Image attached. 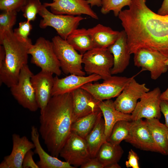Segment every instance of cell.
Listing matches in <instances>:
<instances>
[{"label": "cell", "instance_id": "cell-1", "mask_svg": "<svg viewBox=\"0 0 168 168\" xmlns=\"http://www.w3.org/2000/svg\"><path fill=\"white\" fill-rule=\"evenodd\" d=\"M40 113L39 133L48 151L57 157L71 133L73 114L71 93L53 96Z\"/></svg>", "mask_w": 168, "mask_h": 168}, {"label": "cell", "instance_id": "cell-2", "mask_svg": "<svg viewBox=\"0 0 168 168\" xmlns=\"http://www.w3.org/2000/svg\"><path fill=\"white\" fill-rule=\"evenodd\" d=\"M0 44L6 54L0 66V84L10 88L17 83L21 69L27 64L29 50L32 44L30 39L25 41L18 38L12 29L0 35Z\"/></svg>", "mask_w": 168, "mask_h": 168}, {"label": "cell", "instance_id": "cell-3", "mask_svg": "<svg viewBox=\"0 0 168 168\" xmlns=\"http://www.w3.org/2000/svg\"><path fill=\"white\" fill-rule=\"evenodd\" d=\"M54 49L58 59L61 69L66 74L85 76L82 69L83 54H79L66 40L59 35L52 40Z\"/></svg>", "mask_w": 168, "mask_h": 168}, {"label": "cell", "instance_id": "cell-4", "mask_svg": "<svg viewBox=\"0 0 168 168\" xmlns=\"http://www.w3.org/2000/svg\"><path fill=\"white\" fill-rule=\"evenodd\" d=\"M29 54L31 56V62L40 68L41 70L56 76L61 75L60 64L54 52L52 42L40 37L30 47Z\"/></svg>", "mask_w": 168, "mask_h": 168}, {"label": "cell", "instance_id": "cell-5", "mask_svg": "<svg viewBox=\"0 0 168 168\" xmlns=\"http://www.w3.org/2000/svg\"><path fill=\"white\" fill-rule=\"evenodd\" d=\"M46 7L43 4L40 9L38 14L42 18L40 27L45 29L48 26L52 27L60 37L65 40L77 28L80 22L86 19L81 16L56 14L48 11Z\"/></svg>", "mask_w": 168, "mask_h": 168}, {"label": "cell", "instance_id": "cell-6", "mask_svg": "<svg viewBox=\"0 0 168 168\" xmlns=\"http://www.w3.org/2000/svg\"><path fill=\"white\" fill-rule=\"evenodd\" d=\"M82 63L88 75L97 74L104 80L112 76L113 57L107 48H94L88 51L83 54Z\"/></svg>", "mask_w": 168, "mask_h": 168}, {"label": "cell", "instance_id": "cell-7", "mask_svg": "<svg viewBox=\"0 0 168 168\" xmlns=\"http://www.w3.org/2000/svg\"><path fill=\"white\" fill-rule=\"evenodd\" d=\"M33 75L27 64L21 69L17 83L10 87L12 95L25 108L35 112L39 107L31 79Z\"/></svg>", "mask_w": 168, "mask_h": 168}, {"label": "cell", "instance_id": "cell-8", "mask_svg": "<svg viewBox=\"0 0 168 168\" xmlns=\"http://www.w3.org/2000/svg\"><path fill=\"white\" fill-rule=\"evenodd\" d=\"M133 54L134 65L142 71H149L152 80H156L168 70L165 63L167 57L157 50L140 48Z\"/></svg>", "mask_w": 168, "mask_h": 168}, {"label": "cell", "instance_id": "cell-9", "mask_svg": "<svg viewBox=\"0 0 168 168\" xmlns=\"http://www.w3.org/2000/svg\"><path fill=\"white\" fill-rule=\"evenodd\" d=\"M131 77L113 76L104 80L101 83H87L81 87L86 90L100 101L110 99L118 96Z\"/></svg>", "mask_w": 168, "mask_h": 168}, {"label": "cell", "instance_id": "cell-10", "mask_svg": "<svg viewBox=\"0 0 168 168\" xmlns=\"http://www.w3.org/2000/svg\"><path fill=\"white\" fill-rule=\"evenodd\" d=\"M59 155L75 168L80 167L91 158L85 139L72 133Z\"/></svg>", "mask_w": 168, "mask_h": 168}, {"label": "cell", "instance_id": "cell-11", "mask_svg": "<svg viewBox=\"0 0 168 168\" xmlns=\"http://www.w3.org/2000/svg\"><path fill=\"white\" fill-rule=\"evenodd\" d=\"M149 90V88L146 86L145 83H138L134 77H132L114 101L115 107L123 113L131 114L136 106L138 100Z\"/></svg>", "mask_w": 168, "mask_h": 168}, {"label": "cell", "instance_id": "cell-12", "mask_svg": "<svg viewBox=\"0 0 168 168\" xmlns=\"http://www.w3.org/2000/svg\"><path fill=\"white\" fill-rule=\"evenodd\" d=\"M161 91L159 87L145 93L140 99L131 114L132 121L157 118L161 116L160 104Z\"/></svg>", "mask_w": 168, "mask_h": 168}, {"label": "cell", "instance_id": "cell-13", "mask_svg": "<svg viewBox=\"0 0 168 168\" xmlns=\"http://www.w3.org/2000/svg\"><path fill=\"white\" fill-rule=\"evenodd\" d=\"M125 141L143 151L162 152L155 142L145 121L142 119L132 121L130 133Z\"/></svg>", "mask_w": 168, "mask_h": 168}, {"label": "cell", "instance_id": "cell-14", "mask_svg": "<svg viewBox=\"0 0 168 168\" xmlns=\"http://www.w3.org/2000/svg\"><path fill=\"white\" fill-rule=\"evenodd\" d=\"M51 12L56 14L81 16L84 14L98 20L97 14L92 9L87 0H56L52 3H44Z\"/></svg>", "mask_w": 168, "mask_h": 168}, {"label": "cell", "instance_id": "cell-15", "mask_svg": "<svg viewBox=\"0 0 168 168\" xmlns=\"http://www.w3.org/2000/svg\"><path fill=\"white\" fill-rule=\"evenodd\" d=\"M12 148L11 154L5 156L0 164V168H22L24 157L29 150L35 148L32 142L26 136L12 135Z\"/></svg>", "mask_w": 168, "mask_h": 168}, {"label": "cell", "instance_id": "cell-16", "mask_svg": "<svg viewBox=\"0 0 168 168\" xmlns=\"http://www.w3.org/2000/svg\"><path fill=\"white\" fill-rule=\"evenodd\" d=\"M73 111V122L78 118L100 110L101 101L86 90L80 87L71 93Z\"/></svg>", "mask_w": 168, "mask_h": 168}, {"label": "cell", "instance_id": "cell-17", "mask_svg": "<svg viewBox=\"0 0 168 168\" xmlns=\"http://www.w3.org/2000/svg\"><path fill=\"white\" fill-rule=\"evenodd\" d=\"M53 75L49 72L41 70L38 73L33 74L31 78L40 112L44 110L52 96L54 79Z\"/></svg>", "mask_w": 168, "mask_h": 168}, {"label": "cell", "instance_id": "cell-18", "mask_svg": "<svg viewBox=\"0 0 168 168\" xmlns=\"http://www.w3.org/2000/svg\"><path fill=\"white\" fill-rule=\"evenodd\" d=\"M113 57L111 74L123 72L128 66L131 54L127 42L126 34L124 30L119 32L114 43L107 48Z\"/></svg>", "mask_w": 168, "mask_h": 168}, {"label": "cell", "instance_id": "cell-19", "mask_svg": "<svg viewBox=\"0 0 168 168\" xmlns=\"http://www.w3.org/2000/svg\"><path fill=\"white\" fill-rule=\"evenodd\" d=\"M101 79V77L96 74L87 76L70 74L61 78L56 75L54 77L52 96L71 93L87 83L96 82Z\"/></svg>", "mask_w": 168, "mask_h": 168}, {"label": "cell", "instance_id": "cell-20", "mask_svg": "<svg viewBox=\"0 0 168 168\" xmlns=\"http://www.w3.org/2000/svg\"><path fill=\"white\" fill-rule=\"evenodd\" d=\"M39 133L36 127H31V139L35 146V152L39 157V161L36 163L39 168H75L68 162L61 161L46 152L40 143Z\"/></svg>", "mask_w": 168, "mask_h": 168}, {"label": "cell", "instance_id": "cell-21", "mask_svg": "<svg viewBox=\"0 0 168 168\" xmlns=\"http://www.w3.org/2000/svg\"><path fill=\"white\" fill-rule=\"evenodd\" d=\"M99 106L104 118L106 141L114 125L117 122L122 120L132 121L131 114H124L117 110L114 101L111 99L100 101Z\"/></svg>", "mask_w": 168, "mask_h": 168}, {"label": "cell", "instance_id": "cell-22", "mask_svg": "<svg viewBox=\"0 0 168 168\" xmlns=\"http://www.w3.org/2000/svg\"><path fill=\"white\" fill-rule=\"evenodd\" d=\"M88 30L92 39L94 48H107L113 44L120 32L100 24Z\"/></svg>", "mask_w": 168, "mask_h": 168}, {"label": "cell", "instance_id": "cell-23", "mask_svg": "<svg viewBox=\"0 0 168 168\" xmlns=\"http://www.w3.org/2000/svg\"><path fill=\"white\" fill-rule=\"evenodd\" d=\"M157 118L145 120L152 138L161 150L162 155H167L168 149V128Z\"/></svg>", "mask_w": 168, "mask_h": 168}, {"label": "cell", "instance_id": "cell-24", "mask_svg": "<svg viewBox=\"0 0 168 168\" xmlns=\"http://www.w3.org/2000/svg\"><path fill=\"white\" fill-rule=\"evenodd\" d=\"M102 117L85 138L91 158L96 157L102 145L107 141L105 133L104 119Z\"/></svg>", "mask_w": 168, "mask_h": 168}, {"label": "cell", "instance_id": "cell-25", "mask_svg": "<svg viewBox=\"0 0 168 168\" xmlns=\"http://www.w3.org/2000/svg\"><path fill=\"white\" fill-rule=\"evenodd\" d=\"M102 115L100 110L77 119L72 124L71 133L85 139Z\"/></svg>", "mask_w": 168, "mask_h": 168}, {"label": "cell", "instance_id": "cell-26", "mask_svg": "<svg viewBox=\"0 0 168 168\" xmlns=\"http://www.w3.org/2000/svg\"><path fill=\"white\" fill-rule=\"evenodd\" d=\"M66 40L75 50L83 55L94 48L93 40L88 29L77 28L68 36Z\"/></svg>", "mask_w": 168, "mask_h": 168}, {"label": "cell", "instance_id": "cell-27", "mask_svg": "<svg viewBox=\"0 0 168 168\" xmlns=\"http://www.w3.org/2000/svg\"><path fill=\"white\" fill-rule=\"evenodd\" d=\"M124 152L119 144H114L106 141L102 145L96 157L104 166V168L110 164L118 163Z\"/></svg>", "mask_w": 168, "mask_h": 168}, {"label": "cell", "instance_id": "cell-28", "mask_svg": "<svg viewBox=\"0 0 168 168\" xmlns=\"http://www.w3.org/2000/svg\"><path fill=\"white\" fill-rule=\"evenodd\" d=\"M131 121L122 120L117 122L114 125L107 141L115 145H119L129 136Z\"/></svg>", "mask_w": 168, "mask_h": 168}, {"label": "cell", "instance_id": "cell-29", "mask_svg": "<svg viewBox=\"0 0 168 168\" xmlns=\"http://www.w3.org/2000/svg\"><path fill=\"white\" fill-rule=\"evenodd\" d=\"M132 0H102L101 12L106 14L110 11L113 12L115 16H118L122 9L130 5Z\"/></svg>", "mask_w": 168, "mask_h": 168}, {"label": "cell", "instance_id": "cell-30", "mask_svg": "<svg viewBox=\"0 0 168 168\" xmlns=\"http://www.w3.org/2000/svg\"><path fill=\"white\" fill-rule=\"evenodd\" d=\"M42 5L40 0H26L21 9L23 16L28 21H34Z\"/></svg>", "mask_w": 168, "mask_h": 168}, {"label": "cell", "instance_id": "cell-31", "mask_svg": "<svg viewBox=\"0 0 168 168\" xmlns=\"http://www.w3.org/2000/svg\"><path fill=\"white\" fill-rule=\"evenodd\" d=\"M17 12L4 11L0 15V35L6 31L12 29L16 21Z\"/></svg>", "mask_w": 168, "mask_h": 168}, {"label": "cell", "instance_id": "cell-32", "mask_svg": "<svg viewBox=\"0 0 168 168\" xmlns=\"http://www.w3.org/2000/svg\"><path fill=\"white\" fill-rule=\"evenodd\" d=\"M26 0H0V9L4 11L19 12Z\"/></svg>", "mask_w": 168, "mask_h": 168}, {"label": "cell", "instance_id": "cell-33", "mask_svg": "<svg viewBox=\"0 0 168 168\" xmlns=\"http://www.w3.org/2000/svg\"><path fill=\"white\" fill-rule=\"evenodd\" d=\"M32 28V25L30 21L26 20L20 22L18 27L14 30L13 32L18 38L27 41L30 39L28 36Z\"/></svg>", "mask_w": 168, "mask_h": 168}, {"label": "cell", "instance_id": "cell-34", "mask_svg": "<svg viewBox=\"0 0 168 168\" xmlns=\"http://www.w3.org/2000/svg\"><path fill=\"white\" fill-rule=\"evenodd\" d=\"M128 160L125 162V165L127 168H140L138 160L139 158L137 154L132 149L128 152Z\"/></svg>", "mask_w": 168, "mask_h": 168}, {"label": "cell", "instance_id": "cell-35", "mask_svg": "<svg viewBox=\"0 0 168 168\" xmlns=\"http://www.w3.org/2000/svg\"><path fill=\"white\" fill-rule=\"evenodd\" d=\"M34 152L31 150L28 152L23 160L22 168H39L37 163L34 160Z\"/></svg>", "mask_w": 168, "mask_h": 168}, {"label": "cell", "instance_id": "cell-36", "mask_svg": "<svg viewBox=\"0 0 168 168\" xmlns=\"http://www.w3.org/2000/svg\"><path fill=\"white\" fill-rule=\"evenodd\" d=\"M104 166L96 157L91 158L80 166L81 168H104Z\"/></svg>", "mask_w": 168, "mask_h": 168}, {"label": "cell", "instance_id": "cell-37", "mask_svg": "<svg viewBox=\"0 0 168 168\" xmlns=\"http://www.w3.org/2000/svg\"><path fill=\"white\" fill-rule=\"evenodd\" d=\"M160 107L161 113L163 114L165 118V124L168 128V101L161 100Z\"/></svg>", "mask_w": 168, "mask_h": 168}, {"label": "cell", "instance_id": "cell-38", "mask_svg": "<svg viewBox=\"0 0 168 168\" xmlns=\"http://www.w3.org/2000/svg\"><path fill=\"white\" fill-rule=\"evenodd\" d=\"M157 14L161 15L168 14V0H163L161 7L158 11Z\"/></svg>", "mask_w": 168, "mask_h": 168}, {"label": "cell", "instance_id": "cell-39", "mask_svg": "<svg viewBox=\"0 0 168 168\" xmlns=\"http://www.w3.org/2000/svg\"><path fill=\"white\" fill-rule=\"evenodd\" d=\"M5 51L3 46L1 45L0 46V66L4 62L5 58Z\"/></svg>", "mask_w": 168, "mask_h": 168}, {"label": "cell", "instance_id": "cell-40", "mask_svg": "<svg viewBox=\"0 0 168 168\" xmlns=\"http://www.w3.org/2000/svg\"><path fill=\"white\" fill-rule=\"evenodd\" d=\"M87 1L91 7L95 6L101 7L102 6V0H87Z\"/></svg>", "mask_w": 168, "mask_h": 168}, {"label": "cell", "instance_id": "cell-41", "mask_svg": "<svg viewBox=\"0 0 168 168\" xmlns=\"http://www.w3.org/2000/svg\"><path fill=\"white\" fill-rule=\"evenodd\" d=\"M160 99L161 100L168 101V88L165 91L161 93Z\"/></svg>", "mask_w": 168, "mask_h": 168}, {"label": "cell", "instance_id": "cell-42", "mask_svg": "<svg viewBox=\"0 0 168 168\" xmlns=\"http://www.w3.org/2000/svg\"><path fill=\"white\" fill-rule=\"evenodd\" d=\"M121 167L118 163H112L105 166L104 168H120Z\"/></svg>", "mask_w": 168, "mask_h": 168}, {"label": "cell", "instance_id": "cell-43", "mask_svg": "<svg viewBox=\"0 0 168 168\" xmlns=\"http://www.w3.org/2000/svg\"><path fill=\"white\" fill-rule=\"evenodd\" d=\"M166 64L168 66V57L166 59L165 62Z\"/></svg>", "mask_w": 168, "mask_h": 168}, {"label": "cell", "instance_id": "cell-44", "mask_svg": "<svg viewBox=\"0 0 168 168\" xmlns=\"http://www.w3.org/2000/svg\"><path fill=\"white\" fill-rule=\"evenodd\" d=\"M167 155H168V151H167Z\"/></svg>", "mask_w": 168, "mask_h": 168}, {"label": "cell", "instance_id": "cell-45", "mask_svg": "<svg viewBox=\"0 0 168 168\" xmlns=\"http://www.w3.org/2000/svg\"><path fill=\"white\" fill-rule=\"evenodd\" d=\"M56 0H53V2L55 1Z\"/></svg>", "mask_w": 168, "mask_h": 168}]
</instances>
